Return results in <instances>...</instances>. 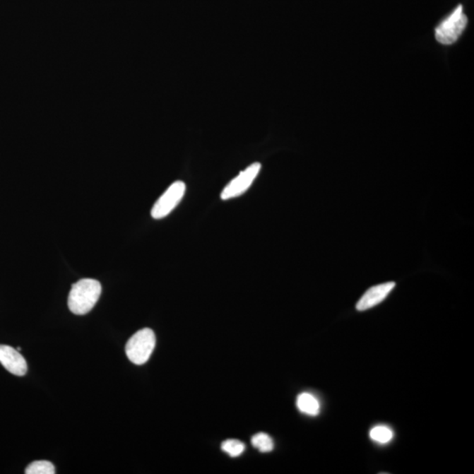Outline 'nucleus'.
<instances>
[{
    "instance_id": "nucleus-1",
    "label": "nucleus",
    "mask_w": 474,
    "mask_h": 474,
    "mask_svg": "<svg viewBox=\"0 0 474 474\" xmlns=\"http://www.w3.org/2000/svg\"><path fill=\"white\" fill-rule=\"evenodd\" d=\"M102 287L93 278H83L72 285L68 298L69 309L77 316H84L92 310L99 300Z\"/></svg>"
},
{
    "instance_id": "nucleus-2",
    "label": "nucleus",
    "mask_w": 474,
    "mask_h": 474,
    "mask_svg": "<svg viewBox=\"0 0 474 474\" xmlns=\"http://www.w3.org/2000/svg\"><path fill=\"white\" fill-rule=\"evenodd\" d=\"M155 346V333L150 328L137 331L126 343V354L133 364L142 365L150 360Z\"/></svg>"
},
{
    "instance_id": "nucleus-3",
    "label": "nucleus",
    "mask_w": 474,
    "mask_h": 474,
    "mask_svg": "<svg viewBox=\"0 0 474 474\" xmlns=\"http://www.w3.org/2000/svg\"><path fill=\"white\" fill-rule=\"evenodd\" d=\"M468 16L464 13L463 6L459 5L437 27L435 35L437 42L444 45L457 42L468 26Z\"/></svg>"
},
{
    "instance_id": "nucleus-4",
    "label": "nucleus",
    "mask_w": 474,
    "mask_h": 474,
    "mask_svg": "<svg viewBox=\"0 0 474 474\" xmlns=\"http://www.w3.org/2000/svg\"><path fill=\"white\" fill-rule=\"evenodd\" d=\"M186 186L183 181H176L155 202L151 209V216L155 220H160L168 216L182 201L186 194Z\"/></svg>"
},
{
    "instance_id": "nucleus-5",
    "label": "nucleus",
    "mask_w": 474,
    "mask_h": 474,
    "mask_svg": "<svg viewBox=\"0 0 474 474\" xmlns=\"http://www.w3.org/2000/svg\"><path fill=\"white\" fill-rule=\"evenodd\" d=\"M260 170H261V165L259 162H254V164L249 165L247 169L240 172V174L231 180L224 187L222 194H220V199L223 201H227L241 196L242 194L248 191L252 183L254 182Z\"/></svg>"
},
{
    "instance_id": "nucleus-6",
    "label": "nucleus",
    "mask_w": 474,
    "mask_h": 474,
    "mask_svg": "<svg viewBox=\"0 0 474 474\" xmlns=\"http://www.w3.org/2000/svg\"><path fill=\"white\" fill-rule=\"evenodd\" d=\"M394 288H396L394 282H387V283L371 288L358 300L356 306L357 310L365 311L379 305V303L386 299V297L393 290Z\"/></svg>"
},
{
    "instance_id": "nucleus-7",
    "label": "nucleus",
    "mask_w": 474,
    "mask_h": 474,
    "mask_svg": "<svg viewBox=\"0 0 474 474\" xmlns=\"http://www.w3.org/2000/svg\"><path fill=\"white\" fill-rule=\"evenodd\" d=\"M0 363L12 374L24 376L27 374L28 365L26 360L13 347L0 345Z\"/></svg>"
},
{
    "instance_id": "nucleus-8",
    "label": "nucleus",
    "mask_w": 474,
    "mask_h": 474,
    "mask_svg": "<svg viewBox=\"0 0 474 474\" xmlns=\"http://www.w3.org/2000/svg\"><path fill=\"white\" fill-rule=\"evenodd\" d=\"M297 407L303 414L317 415L320 413V403L313 394L309 393H300L296 401Z\"/></svg>"
},
{
    "instance_id": "nucleus-9",
    "label": "nucleus",
    "mask_w": 474,
    "mask_h": 474,
    "mask_svg": "<svg viewBox=\"0 0 474 474\" xmlns=\"http://www.w3.org/2000/svg\"><path fill=\"white\" fill-rule=\"evenodd\" d=\"M370 437L374 442L379 444H387L391 442L393 439V430L389 427L384 425H379L372 429L370 432Z\"/></svg>"
},
{
    "instance_id": "nucleus-10",
    "label": "nucleus",
    "mask_w": 474,
    "mask_h": 474,
    "mask_svg": "<svg viewBox=\"0 0 474 474\" xmlns=\"http://www.w3.org/2000/svg\"><path fill=\"white\" fill-rule=\"evenodd\" d=\"M253 446L261 452H270L273 450V440L266 433H259L251 439Z\"/></svg>"
},
{
    "instance_id": "nucleus-11",
    "label": "nucleus",
    "mask_w": 474,
    "mask_h": 474,
    "mask_svg": "<svg viewBox=\"0 0 474 474\" xmlns=\"http://www.w3.org/2000/svg\"><path fill=\"white\" fill-rule=\"evenodd\" d=\"M26 474H54L55 466L52 462L46 461H35L28 466Z\"/></svg>"
},
{
    "instance_id": "nucleus-12",
    "label": "nucleus",
    "mask_w": 474,
    "mask_h": 474,
    "mask_svg": "<svg viewBox=\"0 0 474 474\" xmlns=\"http://www.w3.org/2000/svg\"><path fill=\"white\" fill-rule=\"evenodd\" d=\"M223 451L229 454L230 457L236 458L242 454L245 450V445L241 441L236 439H230L224 441L222 444Z\"/></svg>"
}]
</instances>
